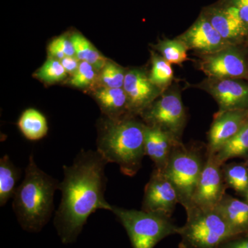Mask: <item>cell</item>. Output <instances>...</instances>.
Instances as JSON below:
<instances>
[{"label": "cell", "instance_id": "cell-10", "mask_svg": "<svg viewBox=\"0 0 248 248\" xmlns=\"http://www.w3.org/2000/svg\"><path fill=\"white\" fill-rule=\"evenodd\" d=\"M199 87L216 100L218 112L248 110V81L208 78Z\"/></svg>", "mask_w": 248, "mask_h": 248}, {"label": "cell", "instance_id": "cell-11", "mask_svg": "<svg viewBox=\"0 0 248 248\" xmlns=\"http://www.w3.org/2000/svg\"><path fill=\"white\" fill-rule=\"evenodd\" d=\"M179 203L177 192L162 170L155 169L144 190L142 210L170 216Z\"/></svg>", "mask_w": 248, "mask_h": 248}, {"label": "cell", "instance_id": "cell-19", "mask_svg": "<svg viewBox=\"0 0 248 248\" xmlns=\"http://www.w3.org/2000/svg\"><path fill=\"white\" fill-rule=\"evenodd\" d=\"M21 170L16 167L5 155L0 159V205L4 206L10 199L14 198L16 184L20 178Z\"/></svg>", "mask_w": 248, "mask_h": 248}, {"label": "cell", "instance_id": "cell-33", "mask_svg": "<svg viewBox=\"0 0 248 248\" xmlns=\"http://www.w3.org/2000/svg\"><path fill=\"white\" fill-rule=\"evenodd\" d=\"M48 51L52 56L58 59V60H61L62 59L64 58L65 57H66L61 49L59 48L58 46L53 43V42L49 45Z\"/></svg>", "mask_w": 248, "mask_h": 248}, {"label": "cell", "instance_id": "cell-8", "mask_svg": "<svg viewBox=\"0 0 248 248\" xmlns=\"http://www.w3.org/2000/svg\"><path fill=\"white\" fill-rule=\"evenodd\" d=\"M200 66L208 78L248 81V47L228 46L217 53L205 55Z\"/></svg>", "mask_w": 248, "mask_h": 248}, {"label": "cell", "instance_id": "cell-23", "mask_svg": "<svg viewBox=\"0 0 248 248\" xmlns=\"http://www.w3.org/2000/svg\"><path fill=\"white\" fill-rule=\"evenodd\" d=\"M225 182L239 195L246 197L248 192V166L246 163H231L222 166Z\"/></svg>", "mask_w": 248, "mask_h": 248}, {"label": "cell", "instance_id": "cell-29", "mask_svg": "<svg viewBox=\"0 0 248 248\" xmlns=\"http://www.w3.org/2000/svg\"><path fill=\"white\" fill-rule=\"evenodd\" d=\"M219 3L248 29V0H221Z\"/></svg>", "mask_w": 248, "mask_h": 248}, {"label": "cell", "instance_id": "cell-34", "mask_svg": "<svg viewBox=\"0 0 248 248\" xmlns=\"http://www.w3.org/2000/svg\"><path fill=\"white\" fill-rule=\"evenodd\" d=\"M245 163H246V164H247V166H248V156H247V158H246V161Z\"/></svg>", "mask_w": 248, "mask_h": 248}, {"label": "cell", "instance_id": "cell-28", "mask_svg": "<svg viewBox=\"0 0 248 248\" xmlns=\"http://www.w3.org/2000/svg\"><path fill=\"white\" fill-rule=\"evenodd\" d=\"M96 69L86 62H81L79 68L71 78V84L78 88L89 86L96 77Z\"/></svg>", "mask_w": 248, "mask_h": 248}, {"label": "cell", "instance_id": "cell-26", "mask_svg": "<svg viewBox=\"0 0 248 248\" xmlns=\"http://www.w3.org/2000/svg\"><path fill=\"white\" fill-rule=\"evenodd\" d=\"M36 76L43 81L52 83L64 79L67 73L60 60L50 59L41 67Z\"/></svg>", "mask_w": 248, "mask_h": 248}, {"label": "cell", "instance_id": "cell-9", "mask_svg": "<svg viewBox=\"0 0 248 248\" xmlns=\"http://www.w3.org/2000/svg\"><path fill=\"white\" fill-rule=\"evenodd\" d=\"M222 166L217 162L215 155L206 153L203 170L190 207L213 208H216L220 203L226 195V190L228 187L225 182Z\"/></svg>", "mask_w": 248, "mask_h": 248}, {"label": "cell", "instance_id": "cell-3", "mask_svg": "<svg viewBox=\"0 0 248 248\" xmlns=\"http://www.w3.org/2000/svg\"><path fill=\"white\" fill-rule=\"evenodd\" d=\"M146 127L134 119H110L101 126L97 151L108 164L118 165L124 175L133 177L146 155Z\"/></svg>", "mask_w": 248, "mask_h": 248}, {"label": "cell", "instance_id": "cell-4", "mask_svg": "<svg viewBox=\"0 0 248 248\" xmlns=\"http://www.w3.org/2000/svg\"><path fill=\"white\" fill-rule=\"evenodd\" d=\"M187 221L179 228L180 248H218L228 240L236 237L217 207L186 209Z\"/></svg>", "mask_w": 248, "mask_h": 248}, {"label": "cell", "instance_id": "cell-12", "mask_svg": "<svg viewBox=\"0 0 248 248\" xmlns=\"http://www.w3.org/2000/svg\"><path fill=\"white\" fill-rule=\"evenodd\" d=\"M248 120V110L217 112L208 132L207 154H216L241 130Z\"/></svg>", "mask_w": 248, "mask_h": 248}, {"label": "cell", "instance_id": "cell-22", "mask_svg": "<svg viewBox=\"0 0 248 248\" xmlns=\"http://www.w3.org/2000/svg\"><path fill=\"white\" fill-rule=\"evenodd\" d=\"M71 40L78 60L88 62L96 70L102 69L107 64L106 58L84 36L75 33L71 36Z\"/></svg>", "mask_w": 248, "mask_h": 248}, {"label": "cell", "instance_id": "cell-17", "mask_svg": "<svg viewBox=\"0 0 248 248\" xmlns=\"http://www.w3.org/2000/svg\"><path fill=\"white\" fill-rule=\"evenodd\" d=\"M217 207L236 236H248L247 202H243L226 194Z\"/></svg>", "mask_w": 248, "mask_h": 248}, {"label": "cell", "instance_id": "cell-32", "mask_svg": "<svg viewBox=\"0 0 248 248\" xmlns=\"http://www.w3.org/2000/svg\"><path fill=\"white\" fill-rule=\"evenodd\" d=\"M62 66L66 70L67 73L74 74L79 68L80 63L79 60L75 57H65L64 58L60 60Z\"/></svg>", "mask_w": 248, "mask_h": 248}, {"label": "cell", "instance_id": "cell-15", "mask_svg": "<svg viewBox=\"0 0 248 248\" xmlns=\"http://www.w3.org/2000/svg\"><path fill=\"white\" fill-rule=\"evenodd\" d=\"M202 13L229 45L246 43L248 38V28L219 2L208 6Z\"/></svg>", "mask_w": 248, "mask_h": 248}, {"label": "cell", "instance_id": "cell-35", "mask_svg": "<svg viewBox=\"0 0 248 248\" xmlns=\"http://www.w3.org/2000/svg\"><path fill=\"white\" fill-rule=\"evenodd\" d=\"M246 199H247V202L248 203V192L247 195H246Z\"/></svg>", "mask_w": 248, "mask_h": 248}, {"label": "cell", "instance_id": "cell-20", "mask_svg": "<svg viewBox=\"0 0 248 248\" xmlns=\"http://www.w3.org/2000/svg\"><path fill=\"white\" fill-rule=\"evenodd\" d=\"M217 162L221 166L234 158H247L248 156V120L241 130L227 142L216 154Z\"/></svg>", "mask_w": 248, "mask_h": 248}, {"label": "cell", "instance_id": "cell-1", "mask_svg": "<svg viewBox=\"0 0 248 248\" xmlns=\"http://www.w3.org/2000/svg\"><path fill=\"white\" fill-rule=\"evenodd\" d=\"M108 164L97 151H81L71 166H63V179L58 186L61 203L53 221L62 244L76 242L88 218L97 210H112L104 197Z\"/></svg>", "mask_w": 248, "mask_h": 248}, {"label": "cell", "instance_id": "cell-13", "mask_svg": "<svg viewBox=\"0 0 248 248\" xmlns=\"http://www.w3.org/2000/svg\"><path fill=\"white\" fill-rule=\"evenodd\" d=\"M179 39L188 50L192 49L205 55L217 53L231 45L220 35L202 13Z\"/></svg>", "mask_w": 248, "mask_h": 248}, {"label": "cell", "instance_id": "cell-24", "mask_svg": "<svg viewBox=\"0 0 248 248\" xmlns=\"http://www.w3.org/2000/svg\"><path fill=\"white\" fill-rule=\"evenodd\" d=\"M156 49L161 56L170 63L182 64L187 60L188 48L179 38L161 41L156 46Z\"/></svg>", "mask_w": 248, "mask_h": 248}, {"label": "cell", "instance_id": "cell-31", "mask_svg": "<svg viewBox=\"0 0 248 248\" xmlns=\"http://www.w3.org/2000/svg\"><path fill=\"white\" fill-rule=\"evenodd\" d=\"M219 248H248V236L242 235L228 240Z\"/></svg>", "mask_w": 248, "mask_h": 248}, {"label": "cell", "instance_id": "cell-30", "mask_svg": "<svg viewBox=\"0 0 248 248\" xmlns=\"http://www.w3.org/2000/svg\"><path fill=\"white\" fill-rule=\"evenodd\" d=\"M53 43L61 49L66 57H76L74 46L72 43L71 39L68 40L66 37H60L53 41Z\"/></svg>", "mask_w": 248, "mask_h": 248}, {"label": "cell", "instance_id": "cell-16", "mask_svg": "<svg viewBox=\"0 0 248 248\" xmlns=\"http://www.w3.org/2000/svg\"><path fill=\"white\" fill-rule=\"evenodd\" d=\"M181 142L159 127L146 125L145 154L154 162L156 169L164 170L169 162L173 148Z\"/></svg>", "mask_w": 248, "mask_h": 248}, {"label": "cell", "instance_id": "cell-27", "mask_svg": "<svg viewBox=\"0 0 248 248\" xmlns=\"http://www.w3.org/2000/svg\"><path fill=\"white\" fill-rule=\"evenodd\" d=\"M125 73L120 66L108 63L102 68L101 79L106 87L123 88Z\"/></svg>", "mask_w": 248, "mask_h": 248}, {"label": "cell", "instance_id": "cell-5", "mask_svg": "<svg viewBox=\"0 0 248 248\" xmlns=\"http://www.w3.org/2000/svg\"><path fill=\"white\" fill-rule=\"evenodd\" d=\"M111 212L126 231L133 248H154L161 240L179 234L170 216L144 210H128L112 205Z\"/></svg>", "mask_w": 248, "mask_h": 248}, {"label": "cell", "instance_id": "cell-21", "mask_svg": "<svg viewBox=\"0 0 248 248\" xmlns=\"http://www.w3.org/2000/svg\"><path fill=\"white\" fill-rule=\"evenodd\" d=\"M95 96L103 108L113 115L112 120L128 107V99L123 88H103Z\"/></svg>", "mask_w": 248, "mask_h": 248}, {"label": "cell", "instance_id": "cell-2", "mask_svg": "<svg viewBox=\"0 0 248 248\" xmlns=\"http://www.w3.org/2000/svg\"><path fill=\"white\" fill-rule=\"evenodd\" d=\"M60 183L42 170L33 155L29 156L25 177L14 196L13 209L24 231L40 232L54 211V195Z\"/></svg>", "mask_w": 248, "mask_h": 248}, {"label": "cell", "instance_id": "cell-18", "mask_svg": "<svg viewBox=\"0 0 248 248\" xmlns=\"http://www.w3.org/2000/svg\"><path fill=\"white\" fill-rule=\"evenodd\" d=\"M22 135L31 141H37L46 136L48 122L42 112L34 108L24 110L17 122Z\"/></svg>", "mask_w": 248, "mask_h": 248}, {"label": "cell", "instance_id": "cell-36", "mask_svg": "<svg viewBox=\"0 0 248 248\" xmlns=\"http://www.w3.org/2000/svg\"><path fill=\"white\" fill-rule=\"evenodd\" d=\"M246 44H247V46L248 47V38L247 41H246Z\"/></svg>", "mask_w": 248, "mask_h": 248}, {"label": "cell", "instance_id": "cell-14", "mask_svg": "<svg viewBox=\"0 0 248 248\" xmlns=\"http://www.w3.org/2000/svg\"><path fill=\"white\" fill-rule=\"evenodd\" d=\"M123 89L128 99V108L133 112H143L159 96L161 91L141 70L125 73Z\"/></svg>", "mask_w": 248, "mask_h": 248}, {"label": "cell", "instance_id": "cell-6", "mask_svg": "<svg viewBox=\"0 0 248 248\" xmlns=\"http://www.w3.org/2000/svg\"><path fill=\"white\" fill-rule=\"evenodd\" d=\"M205 161L200 153L186 148L181 142L173 148L167 166L162 170L174 186L179 203L185 209L192 205Z\"/></svg>", "mask_w": 248, "mask_h": 248}, {"label": "cell", "instance_id": "cell-7", "mask_svg": "<svg viewBox=\"0 0 248 248\" xmlns=\"http://www.w3.org/2000/svg\"><path fill=\"white\" fill-rule=\"evenodd\" d=\"M147 125L156 126L180 140L186 124V111L179 92L169 91L142 113Z\"/></svg>", "mask_w": 248, "mask_h": 248}, {"label": "cell", "instance_id": "cell-25", "mask_svg": "<svg viewBox=\"0 0 248 248\" xmlns=\"http://www.w3.org/2000/svg\"><path fill=\"white\" fill-rule=\"evenodd\" d=\"M150 79L160 89L169 86L173 79V70L171 63L160 55L154 54L152 59V69Z\"/></svg>", "mask_w": 248, "mask_h": 248}]
</instances>
